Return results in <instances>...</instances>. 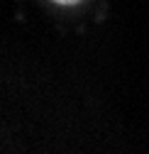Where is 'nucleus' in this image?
Returning a JSON list of instances; mask_svg holds the SVG:
<instances>
[{"label": "nucleus", "instance_id": "obj_1", "mask_svg": "<svg viewBox=\"0 0 149 154\" xmlns=\"http://www.w3.org/2000/svg\"><path fill=\"white\" fill-rule=\"evenodd\" d=\"M56 5H76V3H81V0H54Z\"/></svg>", "mask_w": 149, "mask_h": 154}]
</instances>
